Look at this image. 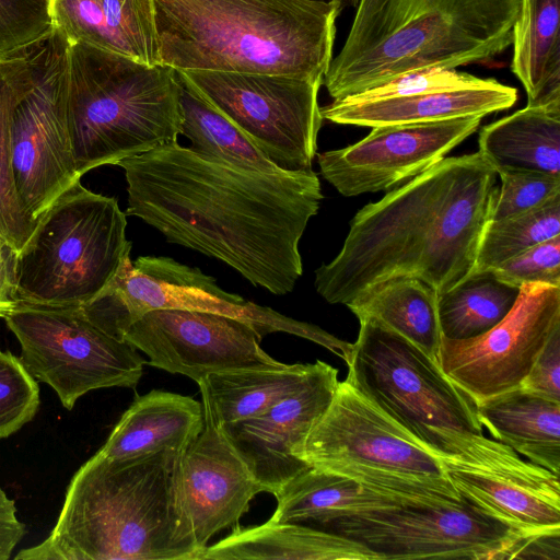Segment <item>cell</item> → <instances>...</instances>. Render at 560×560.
Segmentation results:
<instances>
[{
    "mask_svg": "<svg viewBox=\"0 0 560 560\" xmlns=\"http://www.w3.org/2000/svg\"><path fill=\"white\" fill-rule=\"evenodd\" d=\"M512 45L527 105L560 104V0H521Z\"/></svg>",
    "mask_w": 560,
    "mask_h": 560,
    "instance_id": "4316f807",
    "label": "cell"
},
{
    "mask_svg": "<svg viewBox=\"0 0 560 560\" xmlns=\"http://www.w3.org/2000/svg\"><path fill=\"white\" fill-rule=\"evenodd\" d=\"M116 165L127 182V215L223 261L255 287L276 295L294 289L303 273L300 241L324 197L313 170L244 168L177 141Z\"/></svg>",
    "mask_w": 560,
    "mask_h": 560,
    "instance_id": "6da1fadb",
    "label": "cell"
},
{
    "mask_svg": "<svg viewBox=\"0 0 560 560\" xmlns=\"http://www.w3.org/2000/svg\"><path fill=\"white\" fill-rule=\"evenodd\" d=\"M479 152L495 168L560 176V104L529 106L483 126Z\"/></svg>",
    "mask_w": 560,
    "mask_h": 560,
    "instance_id": "484cf974",
    "label": "cell"
},
{
    "mask_svg": "<svg viewBox=\"0 0 560 560\" xmlns=\"http://www.w3.org/2000/svg\"><path fill=\"white\" fill-rule=\"evenodd\" d=\"M177 74L280 168L312 170L324 120L318 104L323 82L235 71Z\"/></svg>",
    "mask_w": 560,
    "mask_h": 560,
    "instance_id": "8fae6325",
    "label": "cell"
},
{
    "mask_svg": "<svg viewBox=\"0 0 560 560\" xmlns=\"http://www.w3.org/2000/svg\"><path fill=\"white\" fill-rule=\"evenodd\" d=\"M34 48L0 60V237L16 252L23 247L36 222L23 209L16 194L11 163L10 121L15 104L35 81Z\"/></svg>",
    "mask_w": 560,
    "mask_h": 560,
    "instance_id": "4dcf8cb0",
    "label": "cell"
},
{
    "mask_svg": "<svg viewBox=\"0 0 560 560\" xmlns=\"http://www.w3.org/2000/svg\"><path fill=\"white\" fill-rule=\"evenodd\" d=\"M4 320L27 371L67 410L95 389L135 388L142 376L145 361L137 349L95 326L81 307L19 303Z\"/></svg>",
    "mask_w": 560,
    "mask_h": 560,
    "instance_id": "30bf717a",
    "label": "cell"
},
{
    "mask_svg": "<svg viewBox=\"0 0 560 560\" xmlns=\"http://www.w3.org/2000/svg\"><path fill=\"white\" fill-rule=\"evenodd\" d=\"M126 228L116 198L73 184L37 219L18 252L19 303L82 307L130 253Z\"/></svg>",
    "mask_w": 560,
    "mask_h": 560,
    "instance_id": "52a82bcc",
    "label": "cell"
},
{
    "mask_svg": "<svg viewBox=\"0 0 560 560\" xmlns=\"http://www.w3.org/2000/svg\"><path fill=\"white\" fill-rule=\"evenodd\" d=\"M438 292L412 277H395L365 290L347 307L396 331L438 361L441 328Z\"/></svg>",
    "mask_w": 560,
    "mask_h": 560,
    "instance_id": "f546056e",
    "label": "cell"
},
{
    "mask_svg": "<svg viewBox=\"0 0 560 560\" xmlns=\"http://www.w3.org/2000/svg\"><path fill=\"white\" fill-rule=\"evenodd\" d=\"M203 428L182 453L180 487L198 546L237 525L255 495L265 492L202 402Z\"/></svg>",
    "mask_w": 560,
    "mask_h": 560,
    "instance_id": "ffe728a7",
    "label": "cell"
},
{
    "mask_svg": "<svg viewBox=\"0 0 560 560\" xmlns=\"http://www.w3.org/2000/svg\"><path fill=\"white\" fill-rule=\"evenodd\" d=\"M491 271L500 281L516 288L527 283L560 287V235L517 254Z\"/></svg>",
    "mask_w": 560,
    "mask_h": 560,
    "instance_id": "74e56055",
    "label": "cell"
},
{
    "mask_svg": "<svg viewBox=\"0 0 560 560\" xmlns=\"http://www.w3.org/2000/svg\"><path fill=\"white\" fill-rule=\"evenodd\" d=\"M490 220H499L533 209L548 198L560 194V176L525 170H500Z\"/></svg>",
    "mask_w": 560,
    "mask_h": 560,
    "instance_id": "8d00e7d4",
    "label": "cell"
},
{
    "mask_svg": "<svg viewBox=\"0 0 560 560\" xmlns=\"http://www.w3.org/2000/svg\"><path fill=\"white\" fill-rule=\"evenodd\" d=\"M520 288L500 281L491 270L471 272L438 299L443 338L465 340L485 334L514 306Z\"/></svg>",
    "mask_w": 560,
    "mask_h": 560,
    "instance_id": "1f68e13d",
    "label": "cell"
},
{
    "mask_svg": "<svg viewBox=\"0 0 560 560\" xmlns=\"http://www.w3.org/2000/svg\"><path fill=\"white\" fill-rule=\"evenodd\" d=\"M55 28L142 63H160L154 0H51Z\"/></svg>",
    "mask_w": 560,
    "mask_h": 560,
    "instance_id": "7402d4cb",
    "label": "cell"
},
{
    "mask_svg": "<svg viewBox=\"0 0 560 560\" xmlns=\"http://www.w3.org/2000/svg\"><path fill=\"white\" fill-rule=\"evenodd\" d=\"M338 370L317 360L305 384L253 418L220 425L265 492L276 494L311 466L296 456L329 407Z\"/></svg>",
    "mask_w": 560,
    "mask_h": 560,
    "instance_id": "d6986e66",
    "label": "cell"
},
{
    "mask_svg": "<svg viewBox=\"0 0 560 560\" xmlns=\"http://www.w3.org/2000/svg\"><path fill=\"white\" fill-rule=\"evenodd\" d=\"M482 118L373 127L353 144L316 154L320 174L346 197L389 191L444 159Z\"/></svg>",
    "mask_w": 560,
    "mask_h": 560,
    "instance_id": "ac0fdd59",
    "label": "cell"
},
{
    "mask_svg": "<svg viewBox=\"0 0 560 560\" xmlns=\"http://www.w3.org/2000/svg\"><path fill=\"white\" fill-rule=\"evenodd\" d=\"M40 405L38 382L21 358L0 350V440L31 422Z\"/></svg>",
    "mask_w": 560,
    "mask_h": 560,
    "instance_id": "d590c367",
    "label": "cell"
},
{
    "mask_svg": "<svg viewBox=\"0 0 560 560\" xmlns=\"http://www.w3.org/2000/svg\"><path fill=\"white\" fill-rule=\"evenodd\" d=\"M521 386L560 401V326L549 336Z\"/></svg>",
    "mask_w": 560,
    "mask_h": 560,
    "instance_id": "f35d334b",
    "label": "cell"
},
{
    "mask_svg": "<svg viewBox=\"0 0 560 560\" xmlns=\"http://www.w3.org/2000/svg\"><path fill=\"white\" fill-rule=\"evenodd\" d=\"M347 378L435 454L438 432L483 434L475 402L422 349L372 318H361Z\"/></svg>",
    "mask_w": 560,
    "mask_h": 560,
    "instance_id": "ba28073f",
    "label": "cell"
},
{
    "mask_svg": "<svg viewBox=\"0 0 560 560\" xmlns=\"http://www.w3.org/2000/svg\"><path fill=\"white\" fill-rule=\"evenodd\" d=\"M313 370L314 363L238 369L211 373L197 384L201 401L222 425L267 411L300 389Z\"/></svg>",
    "mask_w": 560,
    "mask_h": 560,
    "instance_id": "f1b7e54d",
    "label": "cell"
},
{
    "mask_svg": "<svg viewBox=\"0 0 560 560\" xmlns=\"http://www.w3.org/2000/svg\"><path fill=\"white\" fill-rule=\"evenodd\" d=\"M180 95L171 67L69 43L67 122L78 173L177 141Z\"/></svg>",
    "mask_w": 560,
    "mask_h": 560,
    "instance_id": "8992f818",
    "label": "cell"
},
{
    "mask_svg": "<svg viewBox=\"0 0 560 560\" xmlns=\"http://www.w3.org/2000/svg\"><path fill=\"white\" fill-rule=\"evenodd\" d=\"M517 90L495 79L465 73L459 80L435 84L416 93L386 98L358 94L320 107L323 119L339 125L377 127L481 116L511 108Z\"/></svg>",
    "mask_w": 560,
    "mask_h": 560,
    "instance_id": "44dd1931",
    "label": "cell"
},
{
    "mask_svg": "<svg viewBox=\"0 0 560 560\" xmlns=\"http://www.w3.org/2000/svg\"><path fill=\"white\" fill-rule=\"evenodd\" d=\"M179 451L108 459L95 453L70 479L57 521L15 560H200L186 513Z\"/></svg>",
    "mask_w": 560,
    "mask_h": 560,
    "instance_id": "3957f363",
    "label": "cell"
},
{
    "mask_svg": "<svg viewBox=\"0 0 560 560\" xmlns=\"http://www.w3.org/2000/svg\"><path fill=\"white\" fill-rule=\"evenodd\" d=\"M479 151L444 158L357 211L338 255L315 270V289L349 305L370 287L412 277L443 294L468 277L498 191Z\"/></svg>",
    "mask_w": 560,
    "mask_h": 560,
    "instance_id": "7a4b0ae2",
    "label": "cell"
},
{
    "mask_svg": "<svg viewBox=\"0 0 560 560\" xmlns=\"http://www.w3.org/2000/svg\"><path fill=\"white\" fill-rule=\"evenodd\" d=\"M18 252L0 237V318H5L18 305Z\"/></svg>",
    "mask_w": 560,
    "mask_h": 560,
    "instance_id": "b9f144b4",
    "label": "cell"
},
{
    "mask_svg": "<svg viewBox=\"0 0 560 560\" xmlns=\"http://www.w3.org/2000/svg\"><path fill=\"white\" fill-rule=\"evenodd\" d=\"M560 326V287L527 283L494 327L465 340L441 338L438 362L475 405L520 387L551 332Z\"/></svg>",
    "mask_w": 560,
    "mask_h": 560,
    "instance_id": "2e32d148",
    "label": "cell"
},
{
    "mask_svg": "<svg viewBox=\"0 0 560 560\" xmlns=\"http://www.w3.org/2000/svg\"><path fill=\"white\" fill-rule=\"evenodd\" d=\"M375 560L363 546L343 536L313 526L267 521L240 527L212 546L200 560Z\"/></svg>",
    "mask_w": 560,
    "mask_h": 560,
    "instance_id": "d4e9b609",
    "label": "cell"
},
{
    "mask_svg": "<svg viewBox=\"0 0 560 560\" xmlns=\"http://www.w3.org/2000/svg\"><path fill=\"white\" fill-rule=\"evenodd\" d=\"M27 533L15 501L0 487V560H9Z\"/></svg>",
    "mask_w": 560,
    "mask_h": 560,
    "instance_id": "60d3db41",
    "label": "cell"
},
{
    "mask_svg": "<svg viewBox=\"0 0 560 560\" xmlns=\"http://www.w3.org/2000/svg\"><path fill=\"white\" fill-rule=\"evenodd\" d=\"M179 78V77H178ZM182 125L179 136L190 141L195 153L235 166L260 172L280 168L224 116L200 98L180 79Z\"/></svg>",
    "mask_w": 560,
    "mask_h": 560,
    "instance_id": "d6a6232c",
    "label": "cell"
},
{
    "mask_svg": "<svg viewBox=\"0 0 560 560\" xmlns=\"http://www.w3.org/2000/svg\"><path fill=\"white\" fill-rule=\"evenodd\" d=\"M325 2H336L339 4L341 11L347 7H357L359 0H318Z\"/></svg>",
    "mask_w": 560,
    "mask_h": 560,
    "instance_id": "7bdbcfd3",
    "label": "cell"
},
{
    "mask_svg": "<svg viewBox=\"0 0 560 560\" xmlns=\"http://www.w3.org/2000/svg\"><path fill=\"white\" fill-rule=\"evenodd\" d=\"M160 308L203 311L235 317L253 325L261 337L288 332L327 348L345 362L352 350V343L315 325L246 301L240 294L220 288L213 277L199 268L164 256H140L132 261L130 253L126 254L109 282L81 307L89 320L119 340L142 315Z\"/></svg>",
    "mask_w": 560,
    "mask_h": 560,
    "instance_id": "9c48e42d",
    "label": "cell"
},
{
    "mask_svg": "<svg viewBox=\"0 0 560 560\" xmlns=\"http://www.w3.org/2000/svg\"><path fill=\"white\" fill-rule=\"evenodd\" d=\"M68 47V39L55 28L34 48V84L11 115L14 185L21 206L35 222L81 178L67 122Z\"/></svg>",
    "mask_w": 560,
    "mask_h": 560,
    "instance_id": "4fadbf2b",
    "label": "cell"
},
{
    "mask_svg": "<svg viewBox=\"0 0 560 560\" xmlns=\"http://www.w3.org/2000/svg\"><path fill=\"white\" fill-rule=\"evenodd\" d=\"M355 8L323 80L332 100L416 69L493 59L512 45L521 0H359Z\"/></svg>",
    "mask_w": 560,
    "mask_h": 560,
    "instance_id": "5b68a950",
    "label": "cell"
},
{
    "mask_svg": "<svg viewBox=\"0 0 560 560\" xmlns=\"http://www.w3.org/2000/svg\"><path fill=\"white\" fill-rule=\"evenodd\" d=\"M560 559V530H550L520 537L503 559Z\"/></svg>",
    "mask_w": 560,
    "mask_h": 560,
    "instance_id": "ab89813d",
    "label": "cell"
},
{
    "mask_svg": "<svg viewBox=\"0 0 560 560\" xmlns=\"http://www.w3.org/2000/svg\"><path fill=\"white\" fill-rule=\"evenodd\" d=\"M482 428L555 475L560 472V401L522 386L476 404Z\"/></svg>",
    "mask_w": 560,
    "mask_h": 560,
    "instance_id": "cb8c5ba5",
    "label": "cell"
},
{
    "mask_svg": "<svg viewBox=\"0 0 560 560\" xmlns=\"http://www.w3.org/2000/svg\"><path fill=\"white\" fill-rule=\"evenodd\" d=\"M54 31L51 0H0V60L31 50Z\"/></svg>",
    "mask_w": 560,
    "mask_h": 560,
    "instance_id": "e575fe53",
    "label": "cell"
},
{
    "mask_svg": "<svg viewBox=\"0 0 560 560\" xmlns=\"http://www.w3.org/2000/svg\"><path fill=\"white\" fill-rule=\"evenodd\" d=\"M273 495L277 508L270 521L316 528L340 515L407 503L374 491L346 475L314 467L293 478Z\"/></svg>",
    "mask_w": 560,
    "mask_h": 560,
    "instance_id": "83f0119b",
    "label": "cell"
},
{
    "mask_svg": "<svg viewBox=\"0 0 560 560\" xmlns=\"http://www.w3.org/2000/svg\"><path fill=\"white\" fill-rule=\"evenodd\" d=\"M435 455L460 497L523 535L560 530V479L483 434L438 432Z\"/></svg>",
    "mask_w": 560,
    "mask_h": 560,
    "instance_id": "5bb4252c",
    "label": "cell"
},
{
    "mask_svg": "<svg viewBox=\"0 0 560 560\" xmlns=\"http://www.w3.org/2000/svg\"><path fill=\"white\" fill-rule=\"evenodd\" d=\"M318 528L363 546L375 560H501L525 536L463 497L457 502L364 510L335 517Z\"/></svg>",
    "mask_w": 560,
    "mask_h": 560,
    "instance_id": "7c38bea8",
    "label": "cell"
},
{
    "mask_svg": "<svg viewBox=\"0 0 560 560\" xmlns=\"http://www.w3.org/2000/svg\"><path fill=\"white\" fill-rule=\"evenodd\" d=\"M261 339L256 328L242 319L179 308L150 311L122 336L148 355L147 364L196 383L211 373L282 366L284 363L262 350Z\"/></svg>",
    "mask_w": 560,
    "mask_h": 560,
    "instance_id": "e0dca14e",
    "label": "cell"
},
{
    "mask_svg": "<svg viewBox=\"0 0 560 560\" xmlns=\"http://www.w3.org/2000/svg\"><path fill=\"white\" fill-rule=\"evenodd\" d=\"M154 8L163 66L320 82L341 12L318 0H154Z\"/></svg>",
    "mask_w": 560,
    "mask_h": 560,
    "instance_id": "277c9868",
    "label": "cell"
},
{
    "mask_svg": "<svg viewBox=\"0 0 560 560\" xmlns=\"http://www.w3.org/2000/svg\"><path fill=\"white\" fill-rule=\"evenodd\" d=\"M202 428L201 402L153 389L136 397L97 453L108 459H121L165 448L184 452Z\"/></svg>",
    "mask_w": 560,
    "mask_h": 560,
    "instance_id": "603a6c76",
    "label": "cell"
},
{
    "mask_svg": "<svg viewBox=\"0 0 560 560\" xmlns=\"http://www.w3.org/2000/svg\"><path fill=\"white\" fill-rule=\"evenodd\" d=\"M560 235V194L539 206L499 220H489L471 272L491 270L517 254Z\"/></svg>",
    "mask_w": 560,
    "mask_h": 560,
    "instance_id": "836d02e7",
    "label": "cell"
},
{
    "mask_svg": "<svg viewBox=\"0 0 560 560\" xmlns=\"http://www.w3.org/2000/svg\"><path fill=\"white\" fill-rule=\"evenodd\" d=\"M296 456L311 467L338 474L359 469L448 480L439 456L348 380L338 383L329 407Z\"/></svg>",
    "mask_w": 560,
    "mask_h": 560,
    "instance_id": "9a60e30c",
    "label": "cell"
}]
</instances>
